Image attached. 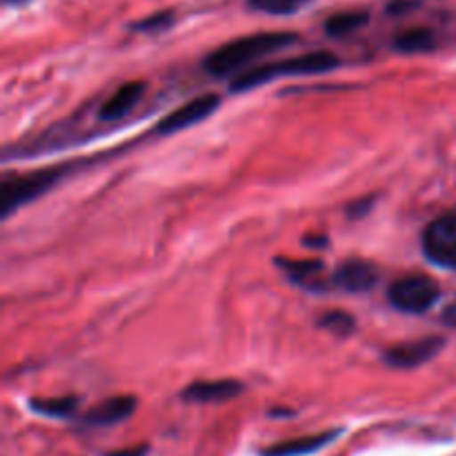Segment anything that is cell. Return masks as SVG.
Wrapping results in <instances>:
<instances>
[{
  "label": "cell",
  "mask_w": 456,
  "mask_h": 456,
  "mask_svg": "<svg viewBox=\"0 0 456 456\" xmlns=\"http://www.w3.org/2000/svg\"><path fill=\"white\" fill-rule=\"evenodd\" d=\"M245 392V386L236 379H205L194 381L181 392V399L187 403H225V401L239 399Z\"/></svg>",
  "instance_id": "obj_8"
},
{
  "label": "cell",
  "mask_w": 456,
  "mask_h": 456,
  "mask_svg": "<svg viewBox=\"0 0 456 456\" xmlns=\"http://www.w3.org/2000/svg\"><path fill=\"white\" fill-rule=\"evenodd\" d=\"M417 7H419V0H390V3H387V13L401 16V13H408Z\"/></svg>",
  "instance_id": "obj_21"
},
{
  "label": "cell",
  "mask_w": 456,
  "mask_h": 456,
  "mask_svg": "<svg viewBox=\"0 0 456 456\" xmlns=\"http://www.w3.org/2000/svg\"><path fill=\"white\" fill-rule=\"evenodd\" d=\"M368 22H370V12H365V9L338 12L325 20V34L332 36V38H346V36L363 29Z\"/></svg>",
  "instance_id": "obj_15"
},
{
  "label": "cell",
  "mask_w": 456,
  "mask_h": 456,
  "mask_svg": "<svg viewBox=\"0 0 456 456\" xmlns=\"http://www.w3.org/2000/svg\"><path fill=\"white\" fill-rule=\"evenodd\" d=\"M316 325L338 338H347L356 332V319L346 310L323 312V314L319 316V321H316Z\"/></svg>",
  "instance_id": "obj_17"
},
{
  "label": "cell",
  "mask_w": 456,
  "mask_h": 456,
  "mask_svg": "<svg viewBox=\"0 0 456 456\" xmlns=\"http://www.w3.org/2000/svg\"><path fill=\"white\" fill-rule=\"evenodd\" d=\"M441 321H444L445 325H450V328H456V298L452 303H448L445 310L441 312Z\"/></svg>",
  "instance_id": "obj_24"
},
{
  "label": "cell",
  "mask_w": 456,
  "mask_h": 456,
  "mask_svg": "<svg viewBox=\"0 0 456 456\" xmlns=\"http://www.w3.org/2000/svg\"><path fill=\"white\" fill-rule=\"evenodd\" d=\"M441 298V288L426 274H408L387 288V301L403 314H426Z\"/></svg>",
  "instance_id": "obj_4"
},
{
  "label": "cell",
  "mask_w": 456,
  "mask_h": 456,
  "mask_svg": "<svg viewBox=\"0 0 456 456\" xmlns=\"http://www.w3.org/2000/svg\"><path fill=\"white\" fill-rule=\"evenodd\" d=\"M337 436H341V430H325L319 432V435H307L298 436V439L281 441V444L270 445L261 452V456H307L314 454L319 450L328 448Z\"/></svg>",
  "instance_id": "obj_13"
},
{
  "label": "cell",
  "mask_w": 456,
  "mask_h": 456,
  "mask_svg": "<svg viewBox=\"0 0 456 456\" xmlns=\"http://www.w3.org/2000/svg\"><path fill=\"white\" fill-rule=\"evenodd\" d=\"M445 347L444 337H423L414 341H403L383 350V361L395 370H417L439 356Z\"/></svg>",
  "instance_id": "obj_6"
},
{
  "label": "cell",
  "mask_w": 456,
  "mask_h": 456,
  "mask_svg": "<svg viewBox=\"0 0 456 456\" xmlns=\"http://www.w3.org/2000/svg\"><path fill=\"white\" fill-rule=\"evenodd\" d=\"M341 65V58L332 52H310L303 56L285 58V61L265 62V65L252 67L245 69L243 74L232 78L230 89L232 92H249L261 85L272 83L279 78H289V76H314V74H328V71L337 69Z\"/></svg>",
  "instance_id": "obj_2"
},
{
  "label": "cell",
  "mask_w": 456,
  "mask_h": 456,
  "mask_svg": "<svg viewBox=\"0 0 456 456\" xmlns=\"http://www.w3.org/2000/svg\"><path fill=\"white\" fill-rule=\"evenodd\" d=\"M78 396H49V399H31L29 408L36 414H43L47 419H69L78 410Z\"/></svg>",
  "instance_id": "obj_16"
},
{
  "label": "cell",
  "mask_w": 456,
  "mask_h": 456,
  "mask_svg": "<svg viewBox=\"0 0 456 456\" xmlns=\"http://www.w3.org/2000/svg\"><path fill=\"white\" fill-rule=\"evenodd\" d=\"M379 281H381V272L374 263L363 261V258H347L337 267L332 283L343 292L361 294L370 292Z\"/></svg>",
  "instance_id": "obj_9"
},
{
  "label": "cell",
  "mask_w": 456,
  "mask_h": 456,
  "mask_svg": "<svg viewBox=\"0 0 456 456\" xmlns=\"http://www.w3.org/2000/svg\"><path fill=\"white\" fill-rule=\"evenodd\" d=\"M138 408V399L132 395H118L111 399L102 401L96 408L89 410L83 417V426L87 428H111L118 423L127 421Z\"/></svg>",
  "instance_id": "obj_10"
},
{
  "label": "cell",
  "mask_w": 456,
  "mask_h": 456,
  "mask_svg": "<svg viewBox=\"0 0 456 456\" xmlns=\"http://www.w3.org/2000/svg\"><path fill=\"white\" fill-rule=\"evenodd\" d=\"M303 245L310 249H325L330 245V239L325 234H307L303 236Z\"/></svg>",
  "instance_id": "obj_22"
},
{
  "label": "cell",
  "mask_w": 456,
  "mask_h": 456,
  "mask_svg": "<svg viewBox=\"0 0 456 456\" xmlns=\"http://www.w3.org/2000/svg\"><path fill=\"white\" fill-rule=\"evenodd\" d=\"M392 47L399 53H428L439 47V38L430 27H410L395 36Z\"/></svg>",
  "instance_id": "obj_14"
},
{
  "label": "cell",
  "mask_w": 456,
  "mask_h": 456,
  "mask_svg": "<svg viewBox=\"0 0 456 456\" xmlns=\"http://www.w3.org/2000/svg\"><path fill=\"white\" fill-rule=\"evenodd\" d=\"M147 452H150V445H134V448L116 450V452H110L105 456H147Z\"/></svg>",
  "instance_id": "obj_23"
},
{
  "label": "cell",
  "mask_w": 456,
  "mask_h": 456,
  "mask_svg": "<svg viewBox=\"0 0 456 456\" xmlns=\"http://www.w3.org/2000/svg\"><path fill=\"white\" fill-rule=\"evenodd\" d=\"M174 22H176L174 12L165 9V12H156L151 13V16L142 18V20L134 22L132 29L141 31V34H160V31H167Z\"/></svg>",
  "instance_id": "obj_19"
},
{
  "label": "cell",
  "mask_w": 456,
  "mask_h": 456,
  "mask_svg": "<svg viewBox=\"0 0 456 456\" xmlns=\"http://www.w3.org/2000/svg\"><path fill=\"white\" fill-rule=\"evenodd\" d=\"M374 203H377V199H374V196H363V199L352 200V203L347 205V216H350V218L368 216V214L372 212Z\"/></svg>",
  "instance_id": "obj_20"
},
{
  "label": "cell",
  "mask_w": 456,
  "mask_h": 456,
  "mask_svg": "<svg viewBox=\"0 0 456 456\" xmlns=\"http://www.w3.org/2000/svg\"><path fill=\"white\" fill-rule=\"evenodd\" d=\"M31 0H3L4 7H25V4H29Z\"/></svg>",
  "instance_id": "obj_25"
},
{
  "label": "cell",
  "mask_w": 456,
  "mask_h": 456,
  "mask_svg": "<svg viewBox=\"0 0 456 456\" xmlns=\"http://www.w3.org/2000/svg\"><path fill=\"white\" fill-rule=\"evenodd\" d=\"M142 94H145V83H142V80H129V83L120 85V87L101 105V110H98V120H101V123H118V120H123L125 116H129L136 110Z\"/></svg>",
  "instance_id": "obj_11"
},
{
  "label": "cell",
  "mask_w": 456,
  "mask_h": 456,
  "mask_svg": "<svg viewBox=\"0 0 456 456\" xmlns=\"http://www.w3.org/2000/svg\"><path fill=\"white\" fill-rule=\"evenodd\" d=\"M297 43L298 36L294 31H261V34L240 36V38L230 40L209 52L203 61V69L214 78H227L234 74L240 76L245 67L252 69L256 61Z\"/></svg>",
  "instance_id": "obj_1"
},
{
  "label": "cell",
  "mask_w": 456,
  "mask_h": 456,
  "mask_svg": "<svg viewBox=\"0 0 456 456\" xmlns=\"http://www.w3.org/2000/svg\"><path fill=\"white\" fill-rule=\"evenodd\" d=\"M421 248L432 265L456 270V209L428 223L421 236Z\"/></svg>",
  "instance_id": "obj_5"
},
{
  "label": "cell",
  "mask_w": 456,
  "mask_h": 456,
  "mask_svg": "<svg viewBox=\"0 0 456 456\" xmlns=\"http://www.w3.org/2000/svg\"><path fill=\"white\" fill-rule=\"evenodd\" d=\"M276 265L279 270L285 272V276L289 279V283L298 285V288L312 289V292H325L328 285L321 281L323 274V261H298V258H276Z\"/></svg>",
  "instance_id": "obj_12"
},
{
  "label": "cell",
  "mask_w": 456,
  "mask_h": 456,
  "mask_svg": "<svg viewBox=\"0 0 456 456\" xmlns=\"http://www.w3.org/2000/svg\"><path fill=\"white\" fill-rule=\"evenodd\" d=\"M312 0H248V7L267 16H292L305 9Z\"/></svg>",
  "instance_id": "obj_18"
},
{
  "label": "cell",
  "mask_w": 456,
  "mask_h": 456,
  "mask_svg": "<svg viewBox=\"0 0 456 456\" xmlns=\"http://www.w3.org/2000/svg\"><path fill=\"white\" fill-rule=\"evenodd\" d=\"M218 107H221V96H218V94H203V96H196L191 98V101H187L185 105L169 111V114L159 123L156 132H159L160 136H172V134L185 132V129L194 127V125L209 118Z\"/></svg>",
  "instance_id": "obj_7"
},
{
  "label": "cell",
  "mask_w": 456,
  "mask_h": 456,
  "mask_svg": "<svg viewBox=\"0 0 456 456\" xmlns=\"http://www.w3.org/2000/svg\"><path fill=\"white\" fill-rule=\"evenodd\" d=\"M69 167H47L31 174H7L0 183V216L9 218L31 200L47 194L58 181L65 178Z\"/></svg>",
  "instance_id": "obj_3"
}]
</instances>
